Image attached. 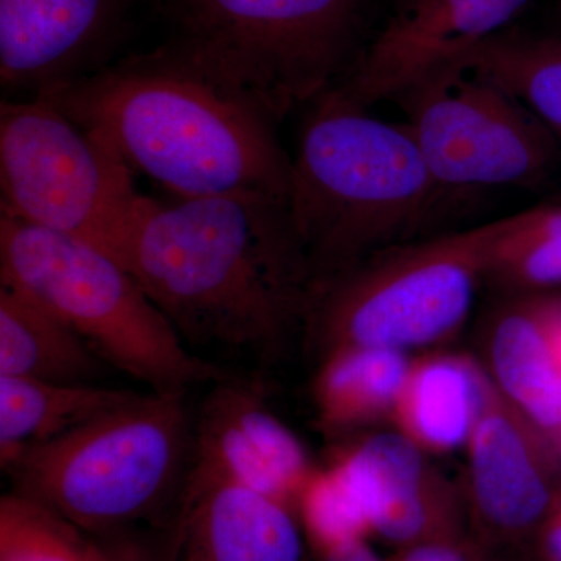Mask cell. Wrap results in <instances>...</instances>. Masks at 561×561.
Here are the masks:
<instances>
[{"instance_id": "ffe728a7", "label": "cell", "mask_w": 561, "mask_h": 561, "mask_svg": "<svg viewBox=\"0 0 561 561\" xmlns=\"http://www.w3.org/2000/svg\"><path fill=\"white\" fill-rule=\"evenodd\" d=\"M135 391L0 376V463L62 437L135 398Z\"/></svg>"}, {"instance_id": "d6986e66", "label": "cell", "mask_w": 561, "mask_h": 561, "mask_svg": "<svg viewBox=\"0 0 561 561\" xmlns=\"http://www.w3.org/2000/svg\"><path fill=\"white\" fill-rule=\"evenodd\" d=\"M412 364L408 353L368 346L321 356L312 387L320 426L343 434L386 416L393 419Z\"/></svg>"}, {"instance_id": "f546056e", "label": "cell", "mask_w": 561, "mask_h": 561, "mask_svg": "<svg viewBox=\"0 0 561 561\" xmlns=\"http://www.w3.org/2000/svg\"><path fill=\"white\" fill-rule=\"evenodd\" d=\"M559 453H560V456H561V437H560V442H559Z\"/></svg>"}, {"instance_id": "44dd1931", "label": "cell", "mask_w": 561, "mask_h": 561, "mask_svg": "<svg viewBox=\"0 0 561 561\" xmlns=\"http://www.w3.org/2000/svg\"><path fill=\"white\" fill-rule=\"evenodd\" d=\"M451 65L485 77L518 99L561 146V32L534 33L511 25Z\"/></svg>"}, {"instance_id": "83f0119b", "label": "cell", "mask_w": 561, "mask_h": 561, "mask_svg": "<svg viewBox=\"0 0 561 561\" xmlns=\"http://www.w3.org/2000/svg\"><path fill=\"white\" fill-rule=\"evenodd\" d=\"M545 313L549 342L561 368V297L546 294Z\"/></svg>"}, {"instance_id": "5bb4252c", "label": "cell", "mask_w": 561, "mask_h": 561, "mask_svg": "<svg viewBox=\"0 0 561 561\" xmlns=\"http://www.w3.org/2000/svg\"><path fill=\"white\" fill-rule=\"evenodd\" d=\"M335 463L359 494L373 534L397 548L468 535L459 494L404 435H373Z\"/></svg>"}, {"instance_id": "7a4b0ae2", "label": "cell", "mask_w": 561, "mask_h": 561, "mask_svg": "<svg viewBox=\"0 0 561 561\" xmlns=\"http://www.w3.org/2000/svg\"><path fill=\"white\" fill-rule=\"evenodd\" d=\"M43 99L176 197L289 198L294 158L276 135L280 122L187 41L128 55Z\"/></svg>"}, {"instance_id": "7c38bea8", "label": "cell", "mask_w": 561, "mask_h": 561, "mask_svg": "<svg viewBox=\"0 0 561 561\" xmlns=\"http://www.w3.org/2000/svg\"><path fill=\"white\" fill-rule=\"evenodd\" d=\"M316 471L305 446L267 408L256 383L230 375L213 383L194 430L184 493L213 483H236L297 512Z\"/></svg>"}, {"instance_id": "4316f807", "label": "cell", "mask_w": 561, "mask_h": 561, "mask_svg": "<svg viewBox=\"0 0 561 561\" xmlns=\"http://www.w3.org/2000/svg\"><path fill=\"white\" fill-rule=\"evenodd\" d=\"M321 561H389L382 560L365 540L343 542L320 552Z\"/></svg>"}, {"instance_id": "9a60e30c", "label": "cell", "mask_w": 561, "mask_h": 561, "mask_svg": "<svg viewBox=\"0 0 561 561\" xmlns=\"http://www.w3.org/2000/svg\"><path fill=\"white\" fill-rule=\"evenodd\" d=\"M181 501L176 561H305L295 511L275 497L220 482Z\"/></svg>"}, {"instance_id": "9c48e42d", "label": "cell", "mask_w": 561, "mask_h": 561, "mask_svg": "<svg viewBox=\"0 0 561 561\" xmlns=\"http://www.w3.org/2000/svg\"><path fill=\"white\" fill-rule=\"evenodd\" d=\"M432 176L448 194L540 186L560 142L518 99L459 66H445L393 99Z\"/></svg>"}, {"instance_id": "3957f363", "label": "cell", "mask_w": 561, "mask_h": 561, "mask_svg": "<svg viewBox=\"0 0 561 561\" xmlns=\"http://www.w3.org/2000/svg\"><path fill=\"white\" fill-rule=\"evenodd\" d=\"M448 195L408 124L324 92L302 127L287 198L312 286L413 241Z\"/></svg>"}, {"instance_id": "484cf974", "label": "cell", "mask_w": 561, "mask_h": 561, "mask_svg": "<svg viewBox=\"0 0 561 561\" xmlns=\"http://www.w3.org/2000/svg\"><path fill=\"white\" fill-rule=\"evenodd\" d=\"M538 561H561V489L534 542Z\"/></svg>"}, {"instance_id": "cb8c5ba5", "label": "cell", "mask_w": 561, "mask_h": 561, "mask_svg": "<svg viewBox=\"0 0 561 561\" xmlns=\"http://www.w3.org/2000/svg\"><path fill=\"white\" fill-rule=\"evenodd\" d=\"M297 512L317 552L371 534L367 513L341 465L313 472L302 490Z\"/></svg>"}, {"instance_id": "5b68a950", "label": "cell", "mask_w": 561, "mask_h": 561, "mask_svg": "<svg viewBox=\"0 0 561 561\" xmlns=\"http://www.w3.org/2000/svg\"><path fill=\"white\" fill-rule=\"evenodd\" d=\"M0 283L31 295L151 391L187 393L230 375L184 343L119 261L80 239L0 214Z\"/></svg>"}, {"instance_id": "52a82bcc", "label": "cell", "mask_w": 561, "mask_h": 561, "mask_svg": "<svg viewBox=\"0 0 561 561\" xmlns=\"http://www.w3.org/2000/svg\"><path fill=\"white\" fill-rule=\"evenodd\" d=\"M0 214L119 262L142 198L124 158L43 98L0 105Z\"/></svg>"}, {"instance_id": "d4e9b609", "label": "cell", "mask_w": 561, "mask_h": 561, "mask_svg": "<svg viewBox=\"0 0 561 561\" xmlns=\"http://www.w3.org/2000/svg\"><path fill=\"white\" fill-rule=\"evenodd\" d=\"M389 561H491L490 552L478 545L470 535L416 542L398 548Z\"/></svg>"}, {"instance_id": "4fadbf2b", "label": "cell", "mask_w": 561, "mask_h": 561, "mask_svg": "<svg viewBox=\"0 0 561 561\" xmlns=\"http://www.w3.org/2000/svg\"><path fill=\"white\" fill-rule=\"evenodd\" d=\"M128 0H0L3 99L43 98L111 65Z\"/></svg>"}, {"instance_id": "30bf717a", "label": "cell", "mask_w": 561, "mask_h": 561, "mask_svg": "<svg viewBox=\"0 0 561 561\" xmlns=\"http://www.w3.org/2000/svg\"><path fill=\"white\" fill-rule=\"evenodd\" d=\"M467 448L472 540L486 552L534 545L561 489L559 449L491 381Z\"/></svg>"}, {"instance_id": "277c9868", "label": "cell", "mask_w": 561, "mask_h": 561, "mask_svg": "<svg viewBox=\"0 0 561 561\" xmlns=\"http://www.w3.org/2000/svg\"><path fill=\"white\" fill-rule=\"evenodd\" d=\"M192 451L186 393L151 391L25 449L3 471L13 493L106 537L157 518L183 497Z\"/></svg>"}, {"instance_id": "f1b7e54d", "label": "cell", "mask_w": 561, "mask_h": 561, "mask_svg": "<svg viewBox=\"0 0 561 561\" xmlns=\"http://www.w3.org/2000/svg\"><path fill=\"white\" fill-rule=\"evenodd\" d=\"M99 538V537H98ZM131 549H119L117 546H108L101 540V557L99 561H133Z\"/></svg>"}, {"instance_id": "603a6c76", "label": "cell", "mask_w": 561, "mask_h": 561, "mask_svg": "<svg viewBox=\"0 0 561 561\" xmlns=\"http://www.w3.org/2000/svg\"><path fill=\"white\" fill-rule=\"evenodd\" d=\"M101 540L36 501H0V561H99Z\"/></svg>"}, {"instance_id": "e0dca14e", "label": "cell", "mask_w": 561, "mask_h": 561, "mask_svg": "<svg viewBox=\"0 0 561 561\" xmlns=\"http://www.w3.org/2000/svg\"><path fill=\"white\" fill-rule=\"evenodd\" d=\"M489 387V375L470 357H424L412 364L393 420L424 453L454 451L470 442Z\"/></svg>"}, {"instance_id": "8fae6325", "label": "cell", "mask_w": 561, "mask_h": 561, "mask_svg": "<svg viewBox=\"0 0 561 561\" xmlns=\"http://www.w3.org/2000/svg\"><path fill=\"white\" fill-rule=\"evenodd\" d=\"M530 0H400L330 92L354 108L393 101L511 27Z\"/></svg>"}, {"instance_id": "8992f818", "label": "cell", "mask_w": 561, "mask_h": 561, "mask_svg": "<svg viewBox=\"0 0 561 561\" xmlns=\"http://www.w3.org/2000/svg\"><path fill=\"white\" fill-rule=\"evenodd\" d=\"M493 221L390 247L313 284L302 330L320 356L348 346L408 353L451 339L482 286Z\"/></svg>"}, {"instance_id": "ba28073f", "label": "cell", "mask_w": 561, "mask_h": 561, "mask_svg": "<svg viewBox=\"0 0 561 561\" xmlns=\"http://www.w3.org/2000/svg\"><path fill=\"white\" fill-rule=\"evenodd\" d=\"M365 5L367 0H180V38L283 122L330 91L356 60Z\"/></svg>"}, {"instance_id": "2e32d148", "label": "cell", "mask_w": 561, "mask_h": 561, "mask_svg": "<svg viewBox=\"0 0 561 561\" xmlns=\"http://www.w3.org/2000/svg\"><path fill=\"white\" fill-rule=\"evenodd\" d=\"M546 294L504 295L483 324L486 375L502 398L559 449L561 368L546 330Z\"/></svg>"}, {"instance_id": "6da1fadb", "label": "cell", "mask_w": 561, "mask_h": 561, "mask_svg": "<svg viewBox=\"0 0 561 561\" xmlns=\"http://www.w3.org/2000/svg\"><path fill=\"white\" fill-rule=\"evenodd\" d=\"M121 264L187 346L278 356L302 328L308 257L289 202L260 192L140 198Z\"/></svg>"}, {"instance_id": "7402d4cb", "label": "cell", "mask_w": 561, "mask_h": 561, "mask_svg": "<svg viewBox=\"0 0 561 561\" xmlns=\"http://www.w3.org/2000/svg\"><path fill=\"white\" fill-rule=\"evenodd\" d=\"M482 284L504 295L545 294L561 286V206H538L494 220Z\"/></svg>"}, {"instance_id": "ac0fdd59", "label": "cell", "mask_w": 561, "mask_h": 561, "mask_svg": "<svg viewBox=\"0 0 561 561\" xmlns=\"http://www.w3.org/2000/svg\"><path fill=\"white\" fill-rule=\"evenodd\" d=\"M106 364L31 295L0 283V376L91 386Z\"/></svg>"}, {"instance_id": "4dcf8cb0", "label": "cell", "mask_w": 561, "mask_h": 561, "mask_svg": "<svg viewBox=\"0 0 561 561\" xmlns=\"http://www.w3.org/2000/svg\"><path fill=\"white\" fill-rule=\"evenodd\" d=\"M560 11H561V0H560Z\"/></svg>"}]
</instances>
